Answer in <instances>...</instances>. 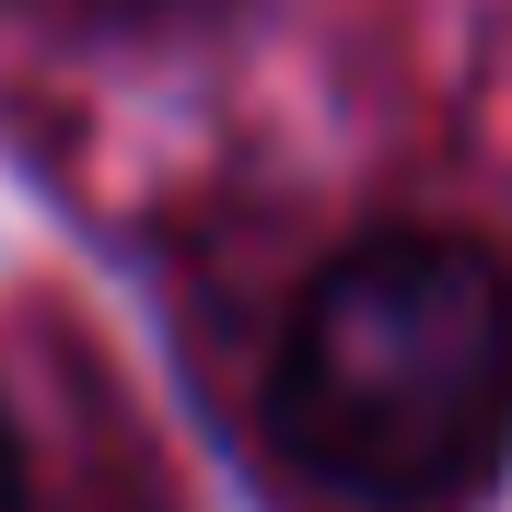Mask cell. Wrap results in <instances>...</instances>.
<instances>
[{"label": "cell", "mask_w": 512, "mask_h": 512, "mask_svg": "<svg viewBox=\"0 0 512 512\" xmlns=\"http://www.w3.org/2000/svg\"><path fill=\"white\" fill-rule=\"evenodd\" d=\"M268 454L326 512H478L512 478V268L478 233H361L291 291Z\"/></svg>", "instance_id": "1"}, {"label": "cell", "mask_w": 512, "mask_h": 512, "mask_svg": "<svg viewBox=\"0 0 512 512\" xmlns=\"http://www.w3.org/2000/svg\"><path fill=\"white\" fill-rule=\"evenodd\" d=\"M12 12L47 24V35H175V24L233 12V0H12Z\"/></svg>", "instance_id": "2"}, {"label": "cell", "mask_w": 512, "mask_h": 512, "mask_svg": "<svg viewBox=\"0 0 512 512\" xmlns=\"http://www.w3.org/2000/svg\"><path fill=\"white\" fill-rule=\"evenodd\" d=\"M24 501V466H12V431H0V512Z\"/></svg>", "instance_id": "3"}]
</instances>
